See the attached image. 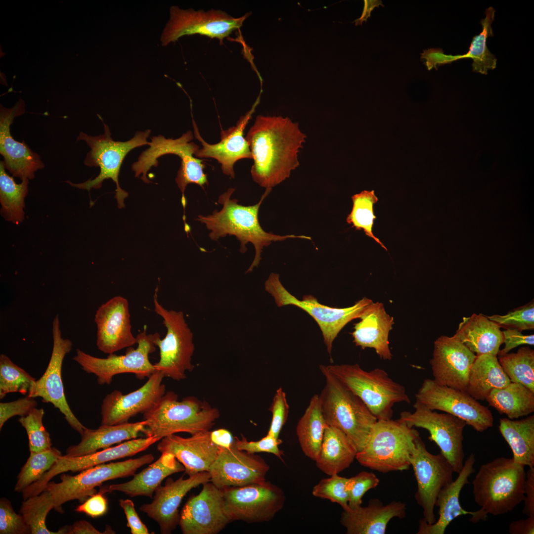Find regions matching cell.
<instances>
[{"label": "cell", "mask_w": 534, "mask_h": 534, "mask_svg": "<svg viewBox=\"0 0 534 534\" xmlns=\"http://www.w3.org/2000/svg\"><path fill=\"white\" fill-rule=\"evenodd\" d=\"M245 138L254 161L253 180L272 189L299 165L298 153L306 135L288 117L259 115Z\"/></svg>", "instance_id": "cell-1"}, {"label": "cell", "mask_w": 534, "mask_h": 534, "mask_svg": "<svg viewBox=\"0 0 534 534\" xmlns=\"http://www.w3.org/2000/svg\"><path fill=\"white\" fill-rule=\"evenodd\" d=\"M271 189H266L258 203L246 206L239 204L238 200L231 199L235 189L229 188L219 197L218 203L222 206L220 211L215 210L207 216L198 215L196 219L210 231L209 237L212 240L218 241L227 235L234 236L240 242L239 250L242 254L247 251L248 243L253 245L255 257L246 273L251 272L258 266L263 249L272 242L282 241L289 238L311 240V237L307 236L279 235L267 232L263 229L258 219L259 211L263 200Z\"/></svg>", "instance_id": "cell-2"}, {"label": "cell", "mask_w": 534, "mask_h": 534, "mask_svg": "<svg viewBox=\"0 0 534 534\" xmlns=\"http://www.w3.org/2000/svg\"><path fill=\"white\" fill-rule=\"evenodd\" d=\"M525 466L500 457L482 465L472 481L474 501L486 515L512 511L525 498Z\"/></svg>", "instance_id": "cell-3"}, {"label": "cell", "mask_w": 534, "mask_h": 534, "mask_svg": "<svg viewBox=\"0 0 534 534\" xmlns=\"http://www.w3.org/2000/svg\"><path fill=\"white\" fill-rule=\"evenodd\" d=\"M326 383L319 395L323 417L328 425L343 432L357 452L366 445L377 419L363 401L332 373L320 365Z\"/></svg>", "instance_id": "cell-4"}, {"label": "cell", "mask_w": 534, "mask_h": 534, "mask_svg": "<svg viewBox=\"0 0 534 534\" xmlns=\"http://www.w3.org/2000/svg\"><path fill=\"white\" fill-rule=\"evenodd\" d=\"M220 413L205 401L195 397L179 401L174 392H166L150 410L143 414L146 437L162 439L180 432L193 435L210 431Z\"/></svg>", "instance_id": "cell-5"}, {"label": "cell", "mask_w": 534, "mask_h": 534, "mask_svg": "<svg viewBox=\"0 0 534 534\" xmlns=\"http://www.w3.org/2000/svg\"><path fill=\"white\" fill-rule=\"evenodd\" d=\"M419 434L398 420H378L366 445L357 452L356 459L362 466L382 473L407 470Z\"/></svg>", "instance_id": "cell-6"}, {"label": "cell", "mask_w": 534, "mask_h": 534, "mask_svg": "<svg viewBox=\"0 0 534 534\" xmlns=\"http://www.w3.org/2000/svg\"><path fill=\"white\" fill-rule=\"evenodd\" d=\"M326 366L363 401L377 421L391 419L395 403L410 402L404 386L394 381L382 369L367 371L357 363Z\"/></svg>", "instance_id": "cell-7"}, {"label": "cell", "mask_w": 534, "mask_h": 534, "mask_svg": "<svg viewBox=\"0 0 534 534\" xmlns=\"http://www.w3.org/2000/svg\"><path fill=\"white\" fill-rule=\"evenodd\" d=\"M101 121L104 127L103 134L91 136L81 132L77 139V141H85L90 148L85 159V165L99 167V175L92 179L80 183H73L70 181L66 182L73 187L89 191L91 188H100L105 179L110 178L116 185L115 198L118 207L122 208L124 207V199L128 195V193L120 187L119 183V174L122 162L132 150L144 145H149L150 142L147 141V138L151 131L146 130L137 132L128 141H115L111 137L109 127L102 120Z\"/></svg>", "instance_id": "cell-8"}, {"label": "cell", "mask_w": 534, "mask_h": 534, "mask_svg": "<svg viewBox=\"0 0 534 534\" xmlns=\"http://www.w3.org/2000/svg\"><path fill=\"white\" fill-rule=\"evenodd\" d=\"M158 290L155 289L153 296L154 311L163 318L167 333L162 339L156 333L154 343L159 349L160 359L154 365L164 377L179 381L186 378L187 371L194 368L191 363L195 349L193 333L182 312L168 310L160 304Z\"/></svg>", "instance_id": "cell-9"}, {"label": "cell", "mask_w": 534, "mask_h": 534, "mask_svg": "<svg viewBox=\"0 0 534 534\" xmlns=\"http://www.w3.org/2000/svg\"><path fill=\"white\" fill-rule=\"evenodd\" d=\"M193 139L191 131L177 139L166 138L162 135L153 136L151 138L149 148L142 152L132 165L135 177L142 175V180L149 183L146 177L148 171L152 167L158 166L159 157L172 154L178 156L181 160L176 181L182 193L181 200L186 199L184 192L188 184L195 183L204 188L208 184L207 175L204 172L205 166L202 160L194 156L200 148L191 141Z\"/></svg>", "instance_id": "cell-10"}, {"label": "cell", "mask_w": 534, "mask_h": 534, "mask_svg": "<svg viewBox=\"0 0 534 534\" xmlns=\"http://www.w3.org/2000/svg\"><path fill=\"white\" fill-rule=\"evenodd\" d=\"M154 460L152 454H147L123 461L97 465L74 476L63 474L60 476V482L49 481L44 490H47L51 495L54 509L63 513L62 505L65 502L77 499L83 503L95 494V488L103 482L133 476L138 468Z\"/></svg>", "instance_id": "cell-11"}, {"label": "cell", "mask_w": 534, "mask_h": 534, "mask_svg": "<svg viewBox=\"0 0 534 534\" xmlns=\"http://www.w3.org/2000/svg\"><path fill=\"white\" fill-rule=\"evenodd\" d=\"M265 290L274 298L278 307L294 305L306 312L317 322L323 337L328 353L330 354L333 343L339 332L349 322L360 316L373 301L365 297L351 307L332 308L319 303L311 295L296 298L283 286L278 273H271L265 283Z\"/></svg>", "instance_id": "cell-12"}, {"label": "cell", "mask_w": 534, "mask_h": 534, "mask_svg": "<svg viewBox=\"0 0 534 534\" xmlns=\"http://www.w3.org/2000/svg\"><path fill=\"white\" fill-rule=\"evenodd\" d=\"M156 333L147 334L145 327L136 336V348H128L124 355L111 354L106 358H100L77 349L73 359L84 371L95 375L100 385H110L114 376L122 373H133L139 379L148 378L156 371L149 359V355L156 350Z\"/></svg>", "instance_id": "cell-13"}, {"label": "cell", "mask_w": 534, "mask_h": 534, "mask_svg": "<svg viewBox=\"0 0 534 534\" xmlns=\"http://www.w3.org/2000/svg\"><path fill=\"white\" fill-rule=\"evenodd\" d=\"M413 407V412L403 411L398 420L409 427L427 430L430 433L429 440L436 444L454 472L458 474L464 462L463 432L466 422L450 414L431 410L416 401Z\"/></svg>", "instance_id": "cell-14"}, {"label": "cell", "mask_w": 534, "mask_h": 534, "mask_svg": "<svg viewBox=\"0 0 534 534\" xmlns=\"http://www.w3.org/2000/svg\"><path fill=\"white\" fill-rule=\"evenodd\" d=\"M221 490L225 509L231 522L261 523L269 521L283 508L286 501L283 490L267 481Z\"/></svg>", "instance_id": "cell-15"}, {"label": "cell", "mask_w": 534, "mask_h": 534, "mask_svg": "<svg viewBox=\"0 0 534 534\" xmlns=\"http://www.w3.org/2000/svg\"><path fill=\"white\" fill-rule=\"evenodd\" d=\"M414 443L410 460L417 484L414 497L423 509V519L432 524L436 521L434 508L438 495L443 488L453 481L454 472L441 453L433 454L427 450L419 434Z\"/></svg>", "instance_id": "cell-16"}, {"label": "cell", "mask_w": 534, "mask_h": 534, "mask_svg": "<svg viewBox=\"0 0 534 534\" xmlns=\"http://www.w3.org/2000/svg\"><path fill=\"white\" fill-rule=\"evenodd\" d=\"M416 401L428 408L450 414L464 421L478 432L493 425V417L486 406L466 392L425 379L415 394Z\"/></svg>", "instance_id": "cell-17"}, {"label": "cell", "mask_w": 534, "mask_h": 534, "mask_svg": "<svg viewBox=\"0 0 534 534\" xmlns=\"http://www.w3.org/2000/svg\"><path fill=\"white\" fill-rule=\"evenodd\" d=\"M250 15L247 13L235 18L221 10L208 11L182 9L177 6L170 8V19L161 36L163 46L175 42L185 35L199 34L218 39L221 44L224 38L240 28Z\"/></svg>", "instance_id": "cell-18"}, {"label": "cell", "mask_w": 534, "mask_h": 534, "mask_svg": "<svg viewBox=\"0 0 534 534\" xmlns=\"http://www.w3.org/2000/svg\"><path fill=\"white\" fill-rule=\"evenodd\" d=\"M59 315L52 322L53 347L50 358L43 375L36 380L27 396L40 397L42 401L51 403L63 414L65 420L75 430L81 434L85 427L71 410L66 398L62 378V367L66 355L71 351L73 343L63 338L60 329Z\"/></svg>", "instance_id": "cell-19"}, {"label": "cell", "mask_w": 534, "mask_h": 534, "mask_svg": "<svg viewBox=\"0 0 534 534\" xmlns=\"http://www.w3.org/2000/svg\"><path fill=\"white\" fill-rule=\"evenodd\" d=\"M199 494L192 496L180 513L179 525L183 534H217L230 522L222 491L210 481Z\"/></svg>", "instance_id": "cell-20"}, {"label": "cell", "mask_w": 534, "mask_h": 534, "mask_svg": "<svg viewBox=\"0 0 534 534\" xmlns=\"http://www.w3.org/2000/svg\"><path fill=\"white\" fill-rule=\"evenodd\" d=\"M269 466L260 456L238 449L220 447L210 467V482L220 489L261 483L266 480Z\"/></svg>", "instance_id": "cell-21"}, {"label": "cell", "mask_w": 534, "mask_h": 534, "mask_svg": "<svg viewBox=\"0 0 534 534\" xmlns=\"http://www.w3.org/2000/svg\"><path fill=\"white\" fill-rule=\"evenodd\" d=\"M164 375L156 371L138 389L124 395L114 390L103 399L101 405V425H113L129 422L138 414L150 410L166 393L162 383Z\"/></svg>", "instance_id": "cell-22"}, {"label": "cell", "mask_w": 534, "mask_h": 534, "mask_svg": "<svg viewBox=\"0 0 534 534\" xmlns=\"http://www.w3.org/2000/svg\"><path fill=\"white\" fill-rule=\"evenodd\" d=\"M153 437L132 439L116 446L81 456L61 455L53 466L37 481L23 491V496L28 498L43 492L47 484L55 476L68 471H81L106 462L133 456L144 451L156 442Z\"/></svg>", "instance_id": "cell-23"}, {"label": "cell", "mask_w": 534, "mask_h": 534, "mask_svg": "<svg viewBox=\"0 0 534 534\" xmlns=\"http://www.w3.org/2000/svg\"><path fill=\"white\" fill-rule=\"evenodd\" d=\"M476 357L454 335L435 340L430 360L433 380L437 384L466 392L471 367Z\"/></svg>", "instance_id": "cell-24"}, {"label": "cell", "mask_w": 534, "mask_h": 534, "mask_svg": "<svg viewBox=\"0 0 534 534\" xmlns=\"http://www.w3.org/2000/svg\"><path fill=\"white\" fill-rule=\"evenodd\" d=\"M210 478L206 471L186 479L183 476L176 480L169 478L164 486L155 490L152 501L144 504L139 510L157 523L161 534H171L179 525L178 508L183 498L192 489L210 481Z\"/></svg>", "instance_id": "cell-25"}, {"label": "cell", "mask_w": 534, "mask_h": 534, "mask_svg": "<svg viewBox=\"0 0 534 534\" xmlns=\"http://www.w3.org/2000/svg\"><path fill=\"white\" fill-rule=\"evenodd\" d=\"M96 346L104 354H111L136 344L132 332L128 300L120 296L113 297L96 311Z\"/></svg>", "instance_id": "cell-26"}, {"label": "cell", "mask_w": 534, "mask_h": 534, "mask_svg": "<svg viewBox=\"0 0 534 534\" xmlns=\"http://www.w3.org/2000/svg\"><path fill=\"white\" fill-rule=\"evenodd\" d=\"M259 102L257 99L252 108L241 116L235 126L221 132V140L215 144H210L202 138L197 126L193 120L194 134L200 142L202 147L195 153L197 158H213L221 165L222 173L234 178V165L243 159H252V155L248 141L244 137V131L252 118Z\"/></svg>", "instance_id": "cell-27"}, {"label": "cell", "mask_w": 534, "mask_h": 534, "mask_svg": "<svg viewBox=\"0 0 534 534\" xmlns=\"http://www.w3.org/2000/svg\"><path fill=\"white\" fill-rule=\"evenodd\" d=\"M25 106L23 100L20 98L12 108L0 104V154L3 157L5 169L21 180L34 178L35 173L44 167L38 154L24 141L15 140L11 134L10 125L16 117L25 112Z\"/></svg>", "instance_id": "cell-28"}, {"label": "cell", "mask_w": 534, "mask_h": 534, "mask_svg": "<svg viewBox=\"0 0 534 534\" xmlns=\"http://www.w3.org/2000/svg\"><path fill=\"white\" fill-rule=\"evenodd\" d=\"M475 454L471 453L464 461L457 478L439 492L435 503V506L439 507L438 519L432 524H428L423 519H420L417 534H444L450 523L462 515H470L469 521L473 523L486 520L488 516L480 509L467 511L462 508L459 501L461 490L469 483L468 478L475 471Z\"/></svg>", "instance_id": "cell-29"}, {"label": "cell", "mask_w": 534, "mask_h": 534, "mask_svg": "<svg viewBox=\"0 0 534 534\" xmlns=\"http://www.w3.org/2000/svg\"><path fill=\"white\" fill-rule=\"evenodd\" d=\"M157 449L161 453H169L184 466L188 476L202 472H208L218 456L220 446L211 438V431H207L183 438L176 434L161 440Z\"/></svg>", "instance_id": "cell-30"}, {"label": "cell", "mask_w": 534, "mask_h": 534, "mask_svg": "<svg viewBox=\"0 0 534 534\" xmlns=\"http://www.w3.org/2000/svg\"><path fill=\"white\" fill-rule=\"evenodd\" d=\"M495 10L491 6L485 11V18L481 21L482 31L473 37L469 51L464 54L446 55L439 48H432L424 50L421 58L425 60L428 70L437 69V66L450 63L457 60L470 58L473 60L472 70L474 72L487 75L489 70H493L496 66L497 59L487 46V40L493 36L491 24L495 16Z\"/></svg>", "instance_id": "cell-31"}, {"label": "cell", "mask_w": 534, "mask_h": 534, "mask_svg": "<svg viewBox=\"0 0 534 534\" xmlns=\"http://www.w3.org/2000/svg\"><path fill=\"white\" fill-rule=\"evenodd\" d=\"M405 515L403 502L393 501L384 505L378 499H372L366 506L343 510L340 522L347 534H384L392 519H402Z\"/></svg>", "instance_id": "cell-32"}, {"label": "cell", "mask_w": 534, "mask_h": 534, "mask_svg": "<svg viewBox=\"0 0 534 534\" xmlns=\"http://www.w3.org/2000/svg\"><path fill=\"white\" fill-rule=\"evenodd\" d=\"M359 319L352 333L356 345L363 349L373 348L381 358L391 360L389 335L394 323L393 317L386 312L382 303L373 302Z\"/></svg>", "instance_id": "cell-33"}, {"label": "cell", "mask_w": 534, "mask_h": 534, "mask_svg": "<svg viewBox=\"0 0 534 534\" xmlns=\"http://www.w3.org/2000/svg\"><path fill=\"white\" fill-rule=\"evenodd\" d=\"M146 421L121 424L101 425L97 429L85 428L80 434L81 441L67 448L66 456L77 457L89 454L112 445L136 439L145 431Z\"/></svg>", "instance_id": "cell-34"}, {"label": "cell", "mask_w": 534, "mask_h": 534, "mask_svg": "<svg viewBox=\"0 0 534 534\" xmlns=\"http://www.w3.org/2000/svg\"><path fill=\"white\" fill-rule=\"evenodd\" d=\"M185 468L171 453H161L153 463L137 474H134L130 481L105 487L106 492L118 491L130 497L138 496L153 497L155 490L167 477L184 471Z\"/></svg>", "instance_id": "cell-35"}, {"label": "cell", "mask_w": 534, "mask_h": 534, "mask_svg": "<svg viewBox=\"0 0 534 534\" xmlns=\"http://www.w3.org/2000/svg\"><path fill=\"white\" fill-rule=\"evenodd\" d=\"M500 327L482 314L464 316L454 335L476 356H497L503 343Z\"/></svg>", "instance_id": "cell-36"}, {"label": "cell", "mask_w": 534, "mask_h": 534, "mask_svg": "<svg viewBox=\"0 0 534 534\" xmlns=\"http://www.w3.org/2000/svg\"><path fill=\"white\" fill-rule=\"evenodd\" d=\"M357 452L355 445L343 432L328 425L316 466L327 475L338 474L351 465Z\"/></svg>", "instance_id": "cell-37"}, {"label": "cell", "mask_w": 534, "mask_h": 534, "mask_svg": "<svg viewBox=\"0 0 534 534\" xmlns=\"http://www.w3.org/2000/svg\"><path fill=\"white\" fill-rule=\"evenodd\" d=\"M511 381L497 356H476L471 367L466 393L476 400H486L491 391L508 385Z\"/></svg>", "instance_id": "cell-38"}, {"label": "cell", "mask_w": 534, "mask_h": 534, "mask_svg": "<svg viewBox=\"0 0 534 534\" xmlns=\"http://www.w3.org/2000/svg\"><path fill=\"white\" fill-rule=\"evenodd\" d=\"M499 432L510 447L517 464L534 467V415L519 420L500 419Z\"/></svg>", "instance_id": "cell-39"}, {"label": "cell", "mask_w": 534, "mask_h": 534, "mask_svg": "<svg viewBox=\"0 0 534 534\" xmlns=\"http://www.w3.org/2000/svg\"><path fill=\"white\" fill-rule=\"evenodd\" d=\"M327 424L318 395H313L296 426V434L304 454L315 461L321 449Z\"/></svg>", "instance_id": "cell-40"}, {"label": "cell", "mask_w": 534, "mask_h": 534, "mask_svg": "<svg viewBox=\"0 0 534 534\" xmlns=\"http://www.w3.org/2000/svg\"><path fill=\"white\" fill-rule=\"evenodd\" d=\"M486 400L490 406L510 419L534 411V392L518 383L511 382L504 388L492 390Z\"/></svg>", "instance_id": "cell-41"}, {"label": "cell", "mask_w": 534, "mask_h": 534, "mask_svg": "<svg viewBox=\"0 0 534 534\" xmlns=\"http://www.w3.org/2000/svg\"><path fill=\"white\" fill-rule=\"evenodd\" d=\"M29 179L15 182L5 172L3 161L0 162V213L5 220L18 224L24 219L25 198L28 192Z\"/></svg>", "instance_id": "cell-42"}, {"label": "cell", "mask_w": 534, "mask_h": 534, "mask_svg": "<svg viewBox=\"0 0 534 534\" xmlns=\"http://www.w3.org/2000/svg\"><path fill=\"white\" fill-rule=\"evenodd\" d=\"M499 362L511 382L518 383L534 392V350L523 347L516 353L499 356Z\"/></svg>", "instance_id": "cell-43"}, {"label": "cell", "mask_w": 534, "mask_h": 534, "mask_svg": "<svg viewBox=\"0 0 534 534\" xmlns=\"http://www.w3.org/2000/svg\"><path fill=\"white\" fill-rule=\"evenodd\" d=\"M52 509L54 504L51 495L44 490L41 493L24 500L20 514L30 528L31 534H63L61 529L54 532L46 526V516Z\"/></svg>", "instance_id": "cell-44"}, {"label": "cell", "mask_w": 534, "mask_h": 534, "mask_svg": "<svg viewBox=\"0 0 534 534\" xmlns=\"http://www.w3.org/2000/svg\"><path fill=\"white\" fill-rule=\"evenodd\" d=\"M353 207L347 218V222L356 230H363L365 235L387 251V248L372 232L374 220L376 218L374 213V205L378 199L374 190H363L352 197Z\"/></svg>", "instance_id": "cell-45"}, {"label": "cell", "mask_w": 534, "mask_h": 534, "mask_svg": "<svg viewBox=\"0 0 534 534\" xmlns=\"http://www.w3.org/2000/svg\"><path fill=\"white\" fill-rule=\"evenodd\" d=\"M61 455V451L53 447L39 452H30L29 457L17 476L14 490L22 492L37 481Z\"/></svg>", "instance_id": "cell-46"}, {"label": "cell", "mask_w": 534, "mask_h": 534, "mask_svg": "<svg viewBox=\"0 0 534 534\" xmlns=\"http://www.w3.org/2000/svg\"><path fill=\"white\" fill-rule=\"evenodd\" d=\"M36 380L14 363L5 355H0V399L7 394L20 393L27 396Z\"/></svg>", "instance_id": "cell-47"}, {"label": "cell", "mask_w": 534, "mask_h": 534, "mask_svg": "<svg viewBox=\"0 0 534 534\" xmlns=\"http://www.w3.org/2000/svg\"><path fill=\"white\" fill-rule=\"evenodd\" d=\"M44 414L43 408L36 407L27 415L18 418L27 432L30 452H39L51 447L50 435L43 424Z\"/></svg>", "instance_id": "cell-48"}, {"label": "cell", "mask_w": 534, "mask_h": 534, "mask_svg": "<svg viewBox=\"0 0 534 534\" xmlns=\"http://www.w3.org/2000/svg\"><path fill=\"white\" fill-rule=\"evenodd\" d=\"M320 480L312 489V494L316 497L326 499L339 504L343 510L350 509L348 479L334 474Z\"/></svg>", "instance_id": "cell-49"}, {"label": "cell", "mask_w": 534, "mask_h": 534, "mask_svg": "<svg viewBox=\"0 0 534 534\" xmlns=\"http://www.w3.org/2000/svg\"><path fill=\"white\" fill-rule=\"evenodd\" d=\"M500 327L514 329L521 332L534 329V301L514 309L505 315L487 316Z\"/></svg>", "instance_id": "cell-50"}, {"label": "cell", "mask_w": 534, "mask_h": 534, "mask_svg": "<svg viewBox=\"0 0 534 534\" xmlns=\"http://www.w3.org/2000/svg\"><path fill=\"white\" fill-rule=\"evenodd\" d=\"M379 479L372 472L362 471L348 479L350 509L356 508L362 504V498L369 490L375 488Z\"/></svg>", "instance_id": "cell-51"}, {"label": "cell", "mask_w": 534, "mask_h": 534, "mask_svg": "<svg viewBox=\"0 0 534 534\" xmlns=\"http://www.w3.org/2000/svg\"><path fill=\"white\" fill-rule=\"evenodd\" d=\"M0 534H31L23 516L15 512L10 501L5 498L0 500Z\"/></svg>", "instance_id": "cell-52"}, {"label": "cell", "mask_w": 534, "mask_h": 534, "mask_svg": "<svg viewBox=\"0 0 534 534\" xmlns=\"http://www.w3.org/2000/svg\"><path fill=\"white\" fill-rule=\"evenodd\" d=\"M269 410L272 413V418L267 434L278 439L282 427L287 420L289 411L286 394L281 387L276 391Z\"/></svg>", "instance_id": "cell-53"}, {"label": "cell", "mask_w": 534, "mask_h": 534, "mask_svg": "<svg viewBox=\"0 0 534 534\" xmlns=\"http://www.w3.org/2000/svg\"><path fill=\"white\" fill-rule=\"evenodd\" d=\"M234 444L239 450L246 451L250 453L255 454L259 452H267L274 454L283 461L282 455L283 452L279 449V445L282 441L267 434L262 439L257 441H248L244 436L241 439L235 437Z\"/></svg>", "instance_id": "cell-54"}, {"label": "cell", "mask_w": 534, "mask_h": 534, "mask_svg": "<svg viewBox=\"0 0 534 534\" xmlns=\"http://www.w3.org/2000/svg\"><path fill=\"white\" fill-rule=\"evenodd\" d=\"M37 405L38 403L34 398L27 396L12 401L0 402V429L10 418L15 416H25Z\"/></svg>", "instance_id": "cell-55"}, {"label": "cell", "mask_w": 534, "mask_h": 534, "mask_svg": "<svg viewBox=\"0 0 534 534\" xmlns=\"http://www.w3.org/2000/svg\"><path fill=\"white\" fill-rule=\"evenodd\" d=\"M105 488L100 489L98 493L90 496L82 504L78 506L75 511L83 513L92 518H97L104 515L108 509V502L104 494L106 493Z\"/></svg>", "instance_id": "cell-56"}, {"label": "cell", "mask_w": 534, "mask_h": 534, "mask_svg": "<svg viewBox=\"0 0 534 534\" xmlns=\"http://www.w3.org/2000/svg\"><path fill=\"white\" fill-rule=\"evenodd\" d=\"M503 335L504 348L498 351L499 356L509 353L512 349L521 345H534V335H524L518 330L505 329L502 331Z\"/></svg>", "instance_id": "cell-57"}, {"label": "cell", "mask_w": 534, "mask_h": 534, "mask_svg": "<svg viewBox=\"0 0 534 534\" xmlns=\"http://www.w3.org/2000/svg\"><path fill=\"white\" fill-rule=\"evenodd\" d=\"M119 505L123 509L126 515L127 526L131 530L132 534H148L149 531L145 525L140 519L136 512L134 502L130 499H120Z\"/></svg>", "instance_id": "cell-58"}, {"label": "cell", "mask_w": 534, "mask_h": 534, "mask_svg": "<svg viewBox=\"0 0 534 534\" xmlns=\"http://www.w3.org/2000/svg\"><path fill=\"white\" fill-rule=\"evenodd\" d=\"M524 507L522 513L529 516H534V467L526 472L524 485Z\"/></svg>", "instance_id": "cell-59"}, {"label": "cell", "mask_w": 534, "mask_h": 534, "mask_svg": "<svg viewBox=\"0 0 534 534\" xmlns=\"http://www.w3.org/2000/svg\"><path fill=\"white\" fill-rule=\"evenodd\" d=\"M64 534H114L115 533L110 529L103 533L100 532L94 527L89 522L86 520H80L74 523L70 526L64 527Z\"/></svg>", "instance_id": "cell-60"}, {"label": "cell", "mask_w": 534, "mask_h": 534, "mask_svg": "<svg viewBox=\"0 0 534 534\" xmlns=\"http://www.w3.org/2000/svg\"><path fill=\"white\" fill-rule=\"evenodd\" d=\"M509 533L510 534H534V516L513 521L509 525Z\"/></svg>", "instance_id": "cell-61"}, {"label": "cell", "mask_w": 534, "mask_h": 534, "mask_svg": "<svg viewBox=\"0 0 534 534\" xmlns=\"http://www.w3.org/2000/svg\"><path fill=\"white\" fill-rule=\"evenodd\" d=\"M211 438L215 444L224 448L230 447L235 442V438L231 433L223 428L211 431Z\"/></svg>", "instance_id": "cell-62"}, {"label": "cell", "mask_w": 534, "mask_h": 534, "mask_svg": "<svg viewBox=\"0 0 534 534\" xmlns=\"http://www.w3.org/2000/svg\"><path fill=\"white\" fill-rule=\"evenodd\" d=\"M363 10L360 17L355 21L356 25H361L362 23L366 21L368 18L370 16L371 12L373 9L379 5L383 6L381 0H365Z\"/></svg>", "instance_id": "cell-63"}, {"label": "cell", "mask_w": 534, "mask_h": 534, "mask_svg": "<svg viewBox=\"0 0 534 534\" xmlns=\"http://www.w3.org/2000/svg\"><path fill=\"white\" fill-rule=\"evenodd\" d=\"M0 83L3 85L6 86V87H8V85L6 83V77L3 73H1V72H0Z\"/></svg>", "instance_id": "cell-64"}]
</instances>
